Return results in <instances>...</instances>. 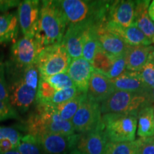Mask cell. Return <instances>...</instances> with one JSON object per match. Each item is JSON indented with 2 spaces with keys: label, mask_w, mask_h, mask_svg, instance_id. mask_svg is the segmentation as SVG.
I'll return each mask as SVG.
<instances>
[{
  "label": "cell",
  "mask_w": 154,
  "mask_h": 154,
  "mask_svg": "<svg viewBox=\"0 0 154 154\" xmlns=\"http://www.w3.org/2000/svg\"><path fill=\"white\" fill-rule=\"evenodd\" d=\"M5 63L9 103L19 113H24L35 103L41 75L36 63L25 68H18Z\"/></svg>",
  "instance_id": "1"
},
{
  "label": "cell",
  "mask_w": 154,
  "mask_h": 154,
  "mask_svg": "<svg viewBox=\"0 0 154 154\" xmlns=\"http://www.w3.org/2000/svg\"><path fill=\"white\" fill-rule=\"evenodd\" d=\"M112 1L59 0L66 17L67 26L89 28L107 21V14Z\"/></svg>",
  "instance_id": "2"
},
{
  "label": "cell",
  "mask_w": 154,
  "mask_h": 154,
  "mask_svg": "<svg viewBox=\"0 0 154 154\" xmlns=\"http://www.w3.org/2000/svg\"><path fill=\"white\" fill-rule=\"evenodd\" d=\"M34 109L23 121L22 128L29 135L37 137L45 134H74L71 121L63 119L52 106L34 104Z\"/></svg>",
  "instance_id": "3"
},
{
  "label": "cell",
  "mask_w": 154,
  "mask_h": 154,
  "mask_svg": "<svg viewBox=\"0 0 154 154\" xmlns=\"http://www.w3.org/2000/svg\"><path fill=\"white\" fill-rule=\"evenodd\" d=\"M67 22L58 1H41L38 30L35 36L44 47L60 44L66 30Z\"/></svg>",
  "instance_id": "4"
},
{
  "label": "cell",
  "mask_w": 154,
  "mask_h": 154,
  "mask_svg": "<svg viewBox=\"0 0 154 154\" xmlns=\"http://www.w3.org/2000/svg\"><path fill=\"white\" fill-rule=\"evenodd\" d=\"M149 92H130L115 90L101 103L102 115L105 113H125L137 116L140 109L150 105Z\"/></svg>",
  "instance_id": "5"
},
{
  "label": "cell",
  "mask_w": 154,
  "mask_h": 154,
  "mask_svg": "<svg viewBox=\"0 0 154 154\" xmlns=\"http://www.w3.org/2000/svg\"><path fill=\"white\" fill-rule=\"evenodd\" d=\"M102 121L108 142H128L136 139V115L105 113L102 115Z\"/></svg>",
  "instance_id": "6"
},
{
  "label": "cell",
  "mask_w": 154,
  "mask_h": 154,
  "mask_svg": "<svg viewBox=\"0 0 154 154\" xmlns=\"http://www.w3.org/2000/svg\"><path fill=\"white\" fill-rule=\"evenodd\" d=\"M72 58L61 43L44 47L36 59V65L42 76H51L65 73Z\"/></svg>",
  "instance_id": "7"
},
{
  "label": "cell",
  "mask_w": 154,
  "mask_h": 154,
  "mask_svg": "<svg viewBox=\"0 0 154 154\" xmlns=\"http://www.w3.org/2000/svg\"><path fill=\"white\" fill-rule=\"evenodd\" d=\"M71 122L75 132L79 134L104 128L102 121L101 104L88 99L86 95Z\"/></svg>",
  "instance_id": "8"
},
{
  "label": "cell",
  "mask_w": 154,
  "mask_h": 154,
  "mask_svg": "<svg viewBox=\"0 0 154 154\" xmlns=\"http://www.w3.org/2000/svg\"><path fill=\"white\" fill-rule=\"evenodd\" d=\"M44 47L36 36H23L13 44L10 59L7 62L18 68H25L36 63Z\"/></svg>",
  "instance_id": "9"
},
{
  "label": "cell",
  "mask_w": 154,
  "mask_h": 154,
  "mask_svg": "<svg viewBox=\"0 0 154 154\" xmlns=\"http://www.w3.org/2000/svg\"><path fill=\"white\" fill-rule=\"evenodd\" d=\"M36 138L44 154H69L76 149L80 134H45Z\"/></svg>",
  "instance_id": "10"
},
{
  "label": "cell",
  "mask_w": 154,
  "mask_h": 154,
  "mask_svg": "<svg viewBox=\"0 0 154 154\" xmlns=\"http://www.w3.org/2000/svg\"><path fill=\"white\" fill-rule=\"evenodd\" d=\"M41 1L24 0L17 7L19 28L24 36L34 37L38 30Z\"/></svg>",
  "instance_id": "11"
},
{
  "label": "cell",
  "mask_w": 154,
  "mask_h": 154,
  "mask_svg": "<svg viewBox=\"0 0 154 154\" xmlns=\"http://www.w3.org/2000/svg\"><path fill=\"white\" fill-rule=\"evenodd\" d=\"M136 2L131 0L112 1L107 14V22L127 28L134 23Z\"/></svg>",
  "instance_id": "12"
},
{
  "label": "cell",
  "mask_w": 154,
  "mask_h": 154,
  "mask_svg": "<svg viewBox=\"0 0 154 154\" xmlns=\"http://www.w3.org/2000/svg\"><path fill=\"white\" fill-rule=\"evenodd\" d=\"M114 91V86L110 79L106 75L94 69L88 82V91L86 93L88 99L101 104Z\"/></svg>",
  "instance_id": "13"
},
{
  "label": "cell",
  "mask_w": 154,
  "mask_h": 154,
  "mask_svg": "<svg viewBox=\"0 0 154 154\" xmlns=\"http://www.w3.org/2000/svg\"><path fill=\"white\" fill-rule=\"evenodd\" d=\"M95 32L98 42L105 51L116 57L124 55L129 46L105 26V22L95 26Z\"/></svg>",
  "instance_id": "14"
},
{
  "label": "cell",
  "mask_w": 154,
  "mask_h": 154,
  "mask_svg": "<svg viewBox=\"0 0 154 154\" xmlns=\"http://www.w3.org/2000/svg\"><path fill=\"white\" fill-rule=\"evenodd\" d=\"M94 68L89 61L83 57L72 59L66 73L70 76L77 89L83 94L88 91V82Z\"/></svg>",
  "instance_id": "15"
},
{
  "label": "cell",
  "mask_w": 154,
  "mask_h": 154,
  "mask_svg": "<svg viewBox=\"0 0 154 154\" xmlns=\"http://www.w3.org/2000/svg\"><path fill=\"white\" fill-rule=\"evenodd\" d=\"M108 140L104 128L80 134L76 149L84 154H103Z\"/></svg>",
  "instance_id": "16"
},
{
  "label": "cell",
  "mask_w": 154,
  "mask_h": 154,
  "mask_svg": "<svg viewBox=\"0 0 154 154\" xmlns=\"http://www.w3.org/2000/svg\"><path fill=\"white\" fill-rule=\"evenodd\" d=\"M105 26L108 30L118 36L127 45L131 47L150 46L153 44L134 23L129 27L124 28L106 21Z\"/></svg>",
  "instance_id": "17"
},
{
  "label": "cell",
  "mask_w": 154,
  "mask_h": 154,
  "mask_svg": "<svg viewBox=\"0 0 154 154\" xmlns=\"http://www.w3.org/2000/svg\"><path fill=\"white\" fill-rule=\"evenodd\" d=\"M86 28L81 26H67L61 44L72 59L82 57L83 36Z\"/></svg>",
  "instance_id": "18"
},
{
  "label": "cell",
  "mask_w": 154,
  "mask_h": 154,
  "mask_svg": "<svg viewBox=\"0 0 154 154\" xmlns=\"http://www.w3.org/2000/svg\"><path fill=\"white\" fill-rule=\"evenodd\" d=\"M111 80L115 90L140 93H148L150 91L139 72L126 71L121 76Z\"/></svg>",
  "instance_id": "19"
},
{
  "label": "cell",
  "mask_w": 154,
  "mask_h": 154,
  "mask_svg": "<svg viewBox=\"0 0 154 154\" xmlns=\"http://www.w3.org/2000/svg\"><path fill=\"white\" fill-rule=\"evenodd\" d=\"M154 46H129L124 54L126 61V71L138 72L149 61Z\"/></svg>",
  "instance_id": "20"
},
{
  "label": "cell",
  "mask_w": 154,
  "mask_h": 154,
  "mask_svg": "<svg viewBox=\"0 0 154 154\" xmlns=\"http://www.w3.org/2000/svg\"><path fill=\"white\" fill-rule=\"evenodd\" d=\"M150 2L148 0L136 2L134 24L154 44V22L150 18L148 11Z\"/></svg>",
  "instance_id": "21"
},
{
  "label": "cell",
  "mask_w": 154,
  "mask_h": 154,
  "mask_svg": "<svg viewBox=\"0 0 154 154\" xmlns=\"http://www.w3.org/2000/svg\"><path fill=\"white\" fill-rule=\"evenodd\" d=\"M17 11L0 14V44L17 41L19 32Z\"/></svg>",
  "instance_id": "22"
},
{
  "label": "cell",
  "mask_w": 154,
  "mask_h": 154,
  "mask_svg": "<svg viewBox=\"0 0 154 154\" xmlns=\"http://www.w3.org/2000/svg\"><path fill=\"white\" fill-rule=\"evenodd\" d=\"M137 135L140 138L154 136L153 106L151 105L143 107L138 112Z\"/></svg>",
  "instance_id": "23"
},
{
  "label": "cell",
  "mask_w": 154,
  "mask_h": 154,
  "mask_svg": "<svg viewBox=\"0 0 154 154\" xmlns=\"http://www.w3.org/2000/svg\"><path fill=\"white\" fill-rule=\"evenodd\" d=\"M22 136L15 128L0 126V153L17 149Z\"/></svg>",
  "instance_id": "24"
},
{
  "label": "cell",
  "mask_w": 154,
  "mask_h": 154,
  "mask_svg": "<svg viewBox=\"0 0 154 154\" xmlns=\"http://www.w3.org/2000/svg\"><path fill=\"white\" fill-rule=\"evenodd\" d=\"M95 26L85 29L83 36L82 57L91 63L96 51L101 47L96 37Z\"/></svg>",
  "instance_id": "25"
},
{
  "label": "cell",
  "mask_w": 154,
  "mask_h": 154,
  "mask_svg": "<svg viewBox=\"0 0 154 154\" xmlns=\"http://www.w3.org/2000/svg\"><path fill=\"white\" fill-rule=\"evenodd\" d=\"M86 97V94L81 93L76 97H74V99L56 106H54V108L63 119L71 121L74 115L76 114V111L79 108L83 100Z\"/></svg>",
  "instance_id": "26"
},
{
  "label": "cell",
  "mask_w": 154,
  "mask_h": 154,
  "mask_svg": "<svg viewBox=\"0 0 154 154\" xmlns=\"http://www.w3.org/2000/svg\"><path fill=\"white\" fill-rule=\"evenodd\" d=\"M140 139L128 142H108L103 154H138Z\"/></svg>",
  "instance_id": "27"
},
{
  "label": "cell",
  "mask_w": 154,
  "mask_h": 154,
  "mask_svg": "<svg viewBox=\"0 0 154 154\" xmlns=\"http://www.w3.org/2000/svg\"><path fill=\"white\" fill-rule=\"evenodd\" d=\"M114 57L109 54L102 48H100L96 51L94 56L91 65L94 70L106 75L110 72Z\"/></svg>",
  "instance_id": "28"
},
{
  "label": "cell",
  "mask_w": 154,
  "mask_h": 154,
  "mask_svg": "<svg viewBox=\"0 0 154 154\" xmlns=\"http://www.w3.org/2000/svg\"><path fill=\"white\" fill-rule=\"evenodd\" d=\"M17 150L21 154H44L36 138L29 134L22 136Z\"/></svg>",
  "instance_id": "29"
},
{
  "label": "cell",
  "mask_w": 154,
  "mask_h": 154,
  "mask_svg": "<svg viewBox=\"0 0 154 154\" xmlns=\"http://www.w3.org/2000/svg\"><path fill=\"white\" fill-rule=\"evenodd\" d=\"M56 91L57 90L53 86H51L49 83L41 77L34 104L48 105Z\"/></svg>",
  "instance_id": "30"
},
{
  "label": "cell",
  "mask_w": 154,
  "mask_h": 154,
  "mask_svg": "<svg viewBox=\"0 0 154 154\" xmlns=\"http://www.w3.org/2000/svg\"><path fill=\"white\" fill-rule=\"evenodd\" d=\"M46 82H47L57 91L65 89V88L76 87L74 82L71 79L70 76L66 72L61 73L51 76H42Z\"/></svg>",
  "instance_id": "31"
},
{
  "label": "cell",
  "mask_w": 154,
  "mask_h": 154,
  "mask_svg": "<svg viewBox=\"0 0 154 154\" xmlns=\"http://www.w3.org/2000/svg\"><path fill=\"white\" fill-rule=\"evenodd\" d=\"M82 93L79 91L76 87H72L65 88V89L59 90L55 92L54 95L50 100L49 104L52 106L61 104V103H64V102L68 101L69 100L74 99L76 96Z\"/></svg>",
  "instance_id": "32"
},
{
  "label": "cell",
  "mask_w": 154,
  "mask_h": 154,
  "mask_svg": "<svg viewBox=\"0 0 154 154\" xmlns=\"http://www.w3.org/2000/svg\"><path fill=\"white\" fill-rule=\"evenodd\" d=\"M143 82L150 89L154 88V62L151 58L139 71Z\"/></svg>",
  "instance_id": "33"
},
{
  "label": "cell",
  "mask_w": 154,
  "mask_h": 154,
  "mask_svg": "<svg viewBox=\"0 0 154 154\" xmlns=\"http://www.w3.org/2000/svg\"><path fill=\"white\" fill-rule=\"evenodd\" d=\"M126 71V61L124 54L122 56H119V57H114L112 66H111L110 72L107 74V76L110 79H113L117 78L122 74H124Z\"/></svg>",
  "instance_id": "34"
},
{
  "label": "cell",
  "mask_w": 154,
  "mask_h": 154,
  "mask_svg": "<svg viewBox=\"0 0 154 154\" xmlns=\"http://www.w3.org/2000/svg\"><path fill=\"white\" fill-rule=\"evenodd\" d=\"M8 119L20 120L21 118L19 113L11 106L10 103L0 101V121Z\"/></svg>",
  "instance_id": "35"
},
{
  "label": "cell",
  "mask_w": 154,
  "mask_h": 154,
  "mask_svg": "<svg viewBox=\"0 0 154 154\" xmlns=\"http://www.w3.org/2000/svg\"><path fill=\"white\" fill-rule=\"evenodd\" d=\"M5 75V63L2 62L0 64V101L10 103L8 85Z\"/></svg>",
  "instance_id": "36"
},
{
  "label": "cell",
  "mask_w": 154,
  "mask_h": 154,
  "mask_svg": "<svg viewBox=\"0 0 154 154\" xmlns=\"http://www.w3.org/2000/svg\"><path fill=\"white\" fill-rule=\"evenodd\" d=\"M138 154H154V138H139Z\"/></svg>",
  "instance_id": "37"
},
{
  "label": "cell",
  "mask_w": 154,
  "mask_h": 154,
  "mask_svg": "<svg viewBox=\"0 0 154 154\" xmlns=\"http://www.w3.org/2000/svg\"><path fill=\"white\" fill-rule=\"evenodd\" d=\"M20 2L18 0H0V12H7L11 8L18 7Z\"/></svg>",
  "instance_id": "38"
},
{
  "label": "cell",
  "mask_w": 154,
  "mask_h": 154,
  "mask_svg": "<svg viewBox=\"0 0 154 154\" xmlns=\"http://www.w3.org/2000/svg\"><path fill=\"white\" fill-rule=\"evenodd\" d=\"M149 14L150 18L151 19V20L154 22V0L151 2V3H150L149 7Z\"/></svg>",
  "instance_id": "39"
},
{
  "label": "cell",
  "mask_w": 154,
  "mask_h": 154,
  "mask_svg": "<svg viewBox=\"0 0 154 154\" xmlns=\"http://www.w3.org/2000/svg\"><path fill=\"white\" fill-rule=\"evenodd\" d=\"M149 96H150V99H151V102H153L154 105V88L150 89Z\"/></svg>",
  "instance_id": "40"
},
{
  "label": "cell",
  "mask_w": 154,
  "mask_h": 154,
  "mask_svg": "<svg viewBox=\"0 0 154 154\" xmlns=\"http://www.w3.org/2000/svg\"><path fill=\"white\" fill-rule=\"evenodd\" d=\"M0 154H21V153H19L17 149H15V150H12V151L5 152V153H0Z\"/></svg>",
  "instance_id": "41"
},
{
  "label": "cell",
  "mask_w": 154,
  "mask_h": 154,
  "mask_svg": "<svg viewBox=\"0 0 154 154\" xmlns=\"http://www.w3.org/2000/svg\"><path fill=\"white\" fill-rule=\"evenodd\" d=\"M69 154H84V153H82V152H80L79 151H78V150L76 149L73 150V151L72 152H70V153H69Z\"/></svg>",
  "instance_id": "42"
},
{
  "label": "cell",
  "mask_w": 154,
  "mask_h": 154,
  "mask_svg": "<svg viewBox=\"0 0 154 154\" xmlns=\"http://www.w3.org/2000/svg\"><path fill=\"white\" fill-rule=\"evenodd\" d=\"M150 58H151V60L153 61V62H154V50H153V52H152V54H151V57H150Z\"/></svg>",
  "instance_id": "43"
},
{
  "label": "cell",
  "mask_w": 154,
  "mask_h": 154,
  "mask_svg": "<svg viewBox=\"0 0 154 154\" xmlns=\"http://www.w3.org/2000/svg\"><path fill=\"white\" fill-rule=\"evenodd\" d=\"M2 63V61H0V64H1Z\"/></svg>",
  "instance_id": "44"
},
{
  "label": "cell",
  "mask_w": 154,
  "mask_h": 154,
  "mask_svg": "<svg viewBox=\"0 0 154 154\" xmlns=\"http://www.w3.org/2000/svg\"><path fill=\"white\" fill-rule=\"evenodd\" d=\"M154 106V105H153ZM153 115H154V106H153Z\"/></svg>",
  "instance_id": "45"
},
{
  "label": "cell",
  "mask_w": 154,
  "mask_h": 154,
  "mask_svg": "<svg viewBox=\"0 0 154 154\" xmlns=\"http://www.w3.org/2000/svg\"><path fill=\"white\" fill-rule=\"evenodd\" d=\"M153 138H154V136H153Z\"/></svg>",
  "instance_id": "46"
}]
</instances>
